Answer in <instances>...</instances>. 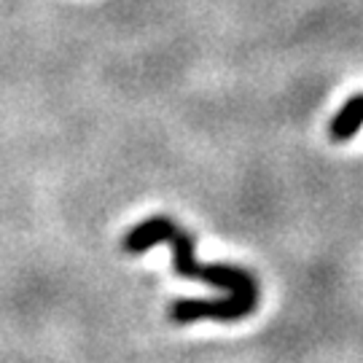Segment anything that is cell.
<instances>
[{"instance_id":"obj_1","label":"cell","mask_w":363,"mask_h":363,"mask_svg":"<svg viewBox=\"0 0 363 363\" xmlns=\"http://www.w3.org/2000/svg\"><path fill=\"white\" fill-rule=\"evenodd\" d=\"M172 247V269L181 277L205 280L216 288H226V298H181L172 301L167 318L172 323H194V320H240L247 318L259 304V283L256 277L242 267L229 264H199L194 259V240L175 223L167 237Z\"/></svg>"},{"instance_id":"obj_2","label":"cell","mask_w":363,"mask_h":363,"mask_svg":"<svg viewBox=\"0 0 363 363\" xmlns=\"http://www.w3.org/2000/svg\"><path fill=\"white\" fill-rule=\"evenodd\" d=\"M172 229H175V220L172 218H167V216H151V218H145L143 223H138L135 229L127 232L121 247L127 253H145V250H151L159 242H167Z\"/></svg>"}]
</instances>
